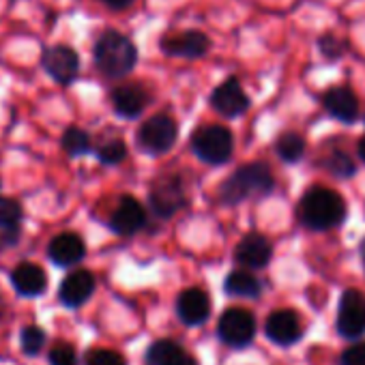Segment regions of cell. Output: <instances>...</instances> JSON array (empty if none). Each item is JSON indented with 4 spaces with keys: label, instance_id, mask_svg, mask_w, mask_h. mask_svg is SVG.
<instances>
[{
    "label": "cell",
    "instance_id": "cell-7",
    "mask_svg": "<svg viewBox=\"0 0 365 365\" xmlns=\"http://www.w3.org/2000/svg\"><path fill=\"white\" fill-rule=\"evenodd\" d=\"M41 67L56 84L69 86L80 76V54L65 43L50 46L41 54Z\"/></svg>",
    "mask_w": 365,
    "mask_h": 365
},
{
    "label": "cell",
    "instance_id": "cell-1",
    "mask_svg": "<svg viewBox=\"0 0 365 365\" xmlns=\"http://www.w3.org/2000/svg\"><path fill=\"white\" fill-rule=\"evenodd\" d=\"M275 178L271 168L264 161L245 163L235 170L222 185H220V200L224 205H239L250 198H264L273 192Z\"/></svg>",
    "mask_w": 365,
    "mask_h": 365
},
{
    "label": "cell",
    "instance_id": "cell-2",
    "mask_svg": "<svg viewBox=\"0 0 365 365\" xmlns=\"http://www.w3.org/2000/svg\"><path fill=\"white\" fill-rule=\"evenodd\" d=\"M346 217L344 198L322 185L309 187L299 202V220L309 230H331L337 228Z\"/></svg>",
    "mask_w": 365,
    "mask_h": 365
},
{
    "label": "cell",
    "instance_id": "cell-27",
    "mask_svg": "<svg viewBox=\"0 0 365 365\" xmlns=\"http://www.w3.org/2000/svg\"><path fill=\"white\" fill-rule=\"evenodd\" d=\"M97 159L106 165H116L120 161L127 159V144L118 138H112L108 142H103L97 150Z\"/></svg>",
    "mask_w": 365,
    "mask_h": 365
},
{
    "label": "cell",
    "instance_id": "cell-30",
    "mask_svg": "<svg viewBox=\"0 0 365 365\" xmlns=\"http://www.w3.org/2000/svg\"><path fill=\"white\" fill-rule=\"evenodd\" d=\"M50 365H78L76 350L69 344H58L50 350Z\"/></svg>",
    "mask_w": 365,
    "mask_h": 365
},
{
    "label": "cell",
    "instance_id": "cell-24",
    "mask_svg": "<svg viewBox=\"0 0 365 365\" xmlns=\"http://www.w3.org/2000/svg\"><path fill=\"white\" fill-rule=\"evenodd\" d=\"M224 288H226V292L232 294V297H247V299L258 297L260 290H262V288H260V282H258L252 273H247V271H232V273L228 275Z\"/></svg>",
    "mask_w": 365,
    "mask_h": 365
},
{
    "label": "cell",
    "instance_id": "cell-21",
    "mask_svg": "<svg viewBox=\"0 0 365 365\" xmlns=\"http://www.w3.org/2000/svg\"><path fill=\"white\" fill-rule=\"evenodd\" d=\"M11 284L22 297H39L48 288V275L35 262H20L11 271Z\"/></svg>",
    "mask_w": 365,
    "mask_h": 365
},
{
    "label": "cell",
    "instance_id": "cell-4",
    "mask_svg": "<svg viewBox=\"0 0 365 365\" xmlns=\"http://www.w3.org/2000/svg\"><path fill=\"white\" fill-rule=\"evenodd\" d=\"M192 150L200 161H205L209 165H222L232 157L235 135L224 125L200 127L192 135Z\"/></svg>",
    "mask_w": 365,
    "mask_h": 365
},
{
    "label": "cell",
    "instance_id": "cell-26",
    "mask_svg": "<svg viewBox=\"0 0 365 365\" xmlns=\"http://www.w3.org/2000/svg\"><path fill=\"white\" fill-rule=\"evenodd\" d=\"M322 165L337 178H350V176H354V170H356L354 161L348 157V153H341V150L329 153Z\"/></svg>",
    "mask_w": 365,
    "mask_h": 365
},
{
    "label": "cell",
    "instance_id": "cell-35",
    "mask_svg": "<svg viewBox=\"0 0 365 365\" xmlns=\"http://www.w3.org/2000/svg\"><path fill=\"white\" fill-rule=\"evenodd\" d=\"M361 260H363V267H365V239L361 243Z\"/></svg>",
    "mask_w": 365,
    "mask_h": 365
},
{
    "label": "cell",
    "instance_id": "cell-34",
    "mask_svg": "<svg viewBox=\"0 0 365 365\" xmlns=\"http://www.w3.org/2000/svg\"><path fill=\"white\" fill-rule=\"evenodd\" d=\"M359 157H361V161L365 163V135L359 140Z\"/></svg>",
    "mask_w": 365,
    "mask_h": 365
},
{
    "label": "cell",
    "instance_id": "cell-23",
    "mask_svg": "<svg viewBox=\"0 0 365 365\" xmlns=\"http://www.w3.org/2000/svg\"><path fill=\"white\" fill-rule=\"evenodd\" d=\"M275 153L286 163H299L305 153V140L297 131H286L275 142Z\"/></svg>",
    "mask_w": 365,
    "mask_h": 365
},
{
    "label": "cell",
    "instance_id": "cell-9",
    "mask_svg": "<svg viewBox=\"0 0 365 365\" xmlns=\"http://www.w3.org/2000/svg\"><path fill=\"white\" fill-rule=\"evenodd\" d=\"M337 331L344 337H361L365 333V297L359 290H346L339 299Z\"/></svg>",
    "mask_w": 365,
    "mask_h": 365
},
{
    "label": "cell",
    "instance_id": "cell-8",
    "mask_svg": "<svg viewBox=\"0 0 365 365\" xmlns=\"http://www.w3.org/2000/svg\"><path fill=\"white\" fill-rule=\"evenodd\" d=\"M159 48L165 56L202 58L211 50V41L200 31H176V33H165L159 41Z\"/></svg>",
    "mask_w": 365,
    "mask_h": 365
},
{
    "label": "cell",
    "instance_id": "cell-18",
    "mask_svg": "<svg viewBox=\"0 0 365 365\" xmlns=\"http://www.w3.org/2000/svg\"><path fill=\"white\" fill-rule=\"evenodd\" d=\"M264 331H267V337L273 341V344H279V346H290L294 344L299 337H301V318L297 312L292 309H279V312H273L264 324Z\"/></svg>",
    "mask_w": 365,
    "mask_h": 365
},
{
    "label": "cell",
    "instance_id": "cell-16",
    "mask_svg": "<svg viewBox=\"0 0 365 365\" xmlns=\"http://www.w3.org/2000/svg\"><path fill=\"white\" fill-rule=\"evenodd\" d=\"M93 292H95V275L86 269H78L63 279L58 288V299L67 307H80L93 297Z\"/></svg>",
    "mask_w": 365,
    "mask_h": 365
},
{
    "label": "cell",
    "instance_id": "cell-15",
    "mask_svg": "<svg viewBox=\"0 0 365 365\" xmlns=\"http://www.w3.org/2000/svg\"><path fill=\"white\" fill-rule=\"evenodd\" d=\"M86 256V243L76 232H61L48 245V258L56 267H73Z\"/></svg>",
    "mask_w": 365,
    "mask_h": 365
},
{
    "label": "cell",
    "instance_id": "cell-5",
    "mask_svg": "<svg viewBox=\"0 0 365 365\" xmlns=\"http://www.w3.org/2000/svg\"><path fill=\"white\" fill-rule=\"evenodd\" d=\"M178 138V125L172 116L168 114H157L150 116L148 120H144L135 133V142L138 146L148 153V155H163L168 153Z\"/></svg>",
    "mask_w": 365,
    "mask_h": 365
},
{
    "label": "cell",
    "instance_id": "cell-13",
    "mask_svg": "<svg viewBox=\"0 0 365 365\" xmlns=\"http://www.w3.org/2000/svg\"><path fill=\"white\" fill-rule=\"evenodd\" d=\"M24 209L16 198L0 196V254L16 247L22 237Z\"/></svg>",
    "mask_w": 365,
    "mask_h": 365
},
{
    "label": "cell",
    "instance_id": "cell-22",
    "mask_svg": "<svg viewBox=\"0 0 365 365\" xmlns=\"http://www.w3.org/2000/svg\"><path fill=\"white\" fill-rule=\"evenodd\" d=\"M148 365H198L192 354H187L178 344L161 339L148 348Z\"/></svg>",
    "mask_w": 365,
    "mask_h": 365
},
{
    "label": "cell",
    "instance_id": "cell-3",
    "mask_svg": "<svg viewBox=\"0 0 365 365\" xmlns=\"http://www.w3.org/2000/svg\"><path fill=\"white\" fill-rule=\"evenodd\" d=\"M95 67L112 80H120L129 76L138 63V50L129 37L118 31H106L95 41L93 48Z\"/></svg>",
    "mask_w": 365,
    "mask_h": 365
},
{
    "label": "cell",
    "instance_id": "cell-14",
    "mask_svg": "<svg viewBox=\"0 0 365 365\" xmlns=\"http://www.w3.org/2000/svg\"><path fill=\"white\" fill-rule=\"evenodd\" d=\"M110 101H112V110L120 118L133 120L146 110V106L150 103V95L142 84H123L112 91Z\"/></svg>",
    "mask_w": 365,
    "mask_h": 365
},
{
    "label": "cell",
    "instance_id": "cell-31",
    "mask_svg": "<svg viewBox=\"0 0 365 365\" xmlns=\"http://www.w3.org/2000/svg\"><path fill=\"white\" fill-rule=\"evenodd\" d=\"M344 48H346V43L339 41L335 35H324V37L320 39V50H322V54H324L327 58H331V61H337V58L344 54Z\"/></svg>",
    "mask_w": 365,
    "mask_h": 365
},
{
    "label": "cell",
    "instance_id": "cell-10",
    "mask_svg": "<svg viewBox=\"0 0 365 365\" xmlns=\"http://www.w3.org/2000/svg\"><path fill=\"white\" fill-rule=\"evenodd\" d=\"M211 106L215 112H220L226 118H239L243 116L252 101L245 95L241 82L237 78H226L213 93H211Z\"/></svg>",
    "mask_w": 365,
    "mask_h": 365
},
{
    "label": "cell",
    "instance_id": "cell-29",
    "mask_svg": "<svg viewBox=\"0 0 365 365\" xmlns=\"http://www.w3.org/2000/svg\"><path fill=\"white\" fill-rule=\"evenodd\" d=\"M86 365H127V363L118 352L97 348V350H91L86 354Z\"/></svg>",
    "mask_w": 365,
    "mask_h": 365
},
{
    "label": "cell",
    "instance_id": "cell-25",
    "mask_svg": "<svg viewBox=\"0 0 365 365\" xmlns=\"http://www.w3.org/2000/svg\"><path fill=\"white\" fill-rule=\"evenodd\" d=\"M61 146L69 157H82L93 150V140L82 127H67L61 135Z\"/></svg>",
    "mask_w": 365,
    "mask_h": 365
},
{
    "label": "cell",
    "instance_id": "cell-28",
    "mask_svg": "<svg viewBox=\"0 0 365 365\" xmlns=\"http://www.w3.org/2000/svg\"><path fill=\"white\" fill-rule=\"evenodd\" d=\"M46 344V331L37 324H29L22 329V350L29 356H37Z\"/></svg>",
    "mask_w": 365,
    "mask_h": 365
},
{
    "label": "cell",
    "instance_id": "cell-19",
    "mask_svg": "<svg viewBox=\"0 0 365 365\" xmlns=\"http://www.w3.org/2000/svg\"><path fill=\"white\" fill-rule=\"evenodd\" d=\"M176 312L185 324H202L211 314L209 294L200 288H190L185 292H180L176 301Z\"/></svg>",
    "mask_w": 365,
    "mask_h": 365
},
{
    "label": "cell",
    "instance_id": "cell-33",
    "mask_svg": "<svg viewBox=\"0 0 365 365\" xmlns=\"http://www.w3.org/2000/svg\"><path fill=\"white\" fill-rule=\"evenodd\" d=\"M99 3L112 11H123V9H129L133 5V0H99Z\"/></svg>",
    "mask_w": 365,
    "mask_h": 365
},
{
    "label": "cell",
    "instance_id": "cell-32",
    "mask_svg": "<svg viewBox=\"0 0 365 365\" xmlns=\"http://www.w3.org/2000/svg\"><path fill=\"white\" fill-rule=\"evenodd\" d=\"M341 365H365V341L346 348L341 354Z\"/></svg>",
    "mask_w": 365,
    "mask_h": 365
},
{
    "label": "cell",
    "instance_id": "cell-36",
    "mask_svg": "<svg viewBox=\"0 0 365 365\" xmlns=\"http://www.w3.org/2000/svg\"><path fill=\"white\" fill-rule=\"evenodd\" d=\"M0 190H3V180H0Z\"/></svg>",
    "mask_w": 365,
    "mask_h": 365
},
{
    "label": "cell",
    "instance_id": "cell-12",
    "mask_svg": "<svg viewBox=\"0 0 365 365\" xmlns=\"http://www.w3.org/2000/svg\"><path fill=\"white\" fill-rule=\"evenodd\" d=\"M110 230L120 237H131L140 232L146 224V211L133 196H123L110 215Z\"/></svg>",
    "mask_w": 365,
    "mask_h": 365
},
{
    "label": "cell",
    "instance_id": "cell-20",
    "mask_svg": "<svg viewBox=\"0 0 365 365\" xmlns=\"http://www.w3.org/2000/svg\"><path fill=\"white\" fill-rule=\"evenodd\" d=\"M322 106L333 118L341 123H354L359 116V99L348 86L329 88L322 97Z\"/></svg>",
    "mask_w": 365,
    "mask_h": 365
},
{
    "label": "cell",
    "instance_id": "cell-17",
    "mask_svg": "<svg viewBox=\"0 0 365 365\" xmlns=\"http://www.w3.org/2000/svg\"><path fill=\"white\" fill-rule=\"evenodd\" d=\"M271 256H273V247H271L269 239L258 235V232L245 235L239 241L237 250H235L237 262L247 267V269H262V267H267Z\"/></svg>",
    "mask_w": 365,
    "mask_h": 365
},
{
    "label": "cell",
    "instance_id": "cell-6",
    "mask_svg": "<svg viewBox=\"0 0 365 365\" xmlns=\"http://www.w3.org/2000/svg\"><path fill=\"white\" fill-rule=\"evenodd\" d=\"M148 202H150L153 213L157 217H161V220H168L174 213H178L182 207L187 205V196H185V185H182V178L178 174L161 176L155 182V185L150 187Z\"/></svg>",
    "mask_w": 365,
    "mask_h": 365
},
{
    "label": "cell",
    "instance_id": "cell-37",
    "mask_svg": "<svg viewBox=\"0 0 365 365\" xmlns=\"http://www.w3.org/2000/svg\"><path fill=\"white\" fill-rule=\"evenodd\" d=\"M0 307H3V301H0Z\"/></svg>",
    "mask_w": 365,
    "mask_h": 365
},
{
    "label": "cell",
    "instance_id": "cell-11",
    "mask_svg": "<svg viewBox=\"0 0 365 365\" xmlns=\"http://www.w3.org/2000/svg\"><path fill=\"white\" fill-rule=\"evenodd\" d=\"M256 333V320L247 309L232 307L220 318V337L228 346H247Z\"/></svg>",
    "mask_w": 365,
    "mask_h": 365
}]
</instances>
